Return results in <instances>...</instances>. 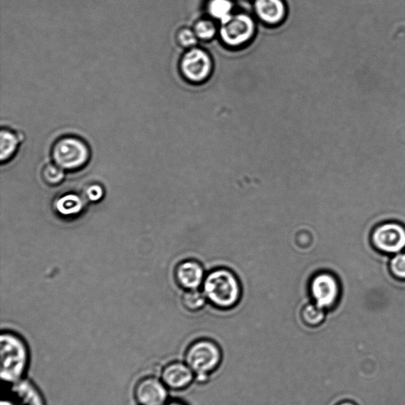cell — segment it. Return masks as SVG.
Listing matches in <instances>:
<instances>
[{"label":"cell","instance_id":"6da1fadb","mask_svg":"<svg viewBox=\"0 0 405 405\" xmlns=\"http://www.w3.org/2000/svg\"><path fill=\"white\" fill-rule=\"evenodd\" d=\"M203 293L214 307L229 310L239 303L241 286L238 277L231 270L217 268L205 276Z\"/></svg>","mask_w":405,"mask_h":405},{"label":"cell","instance_id":"7a4b0ae2","mask_svg":"<svg viewBox=\"0 0 405 405\" xmlns=\"http://www.w3.org/2000/svg\"><path fill=\"white\" fill-rule=\"evenodd\" d=\"M1 350V379L10 384L23 379L29 364V350L23 338L11 332L0 337Z\"/></svg>","mask_w":405,"mask_h":405},{"label":"cell","instance_id":"3957f363","mask_svg":"<svg viewBox=\"0 0 405 405\" xmlns=\"http://www.w3.org/2000/svg\"><path fill=\"white\" fill-rule=\"evenodd\" d=\"M52 158L56 165L67 172L83 169L90 159V147L83 140L75 136L60 138L52 149Z\"/></svg>","mask_w":405,"mask_h":405},{"label":"cell","instance_id":"277c9868","mask_svg":"<svg viewBox=\"0 0 405 405\" xmlns=\"http://www.w3.org/2000/svg\"><path fill=\"white\" fill-rule=\"evenodd\" d=\"M187 365L196 375L198 381L208 380L222 360V352L214 341L201 340L191 344L186 352Z\"/></svg>","mask_w":405,"mask_h":405},{"label":"cell","instance_id":"5b68a950","mask_svg":"<svg viewBox=\"0 0 405 405\" xmlns=\"http://www.w3.org/2000/svg\"><path fill=\"white\" fill-rule=\"evenodd\" d=\"M310 294L314 303L325 310L335 307L340 293L337 277L328 272H322L312 277Z\"/></svg>","mask_w":405,"mask_h":405},{"label":"cell","instance_id":"8992f818","mask_svg":"<svg viewBox=\"0 0 405 405\" xmlns=\"http://www.w3.org/2000/svg\"><path fill=\"white\" fill-rule=\"evenodd\" d=\"M359 405H405V377L374 387Z\"/></svg>","mask_w":405,"mask_h":405},{"label":"cell","instance_id":"52a82bcc","mask_svg":"<svg viewBox=\"0 0 405 405\" xmlns=\"http://www.w3.org/2000/svg\"><path fill=\"white\" fill-rule=\"evenodd\" d=\"M255 24L253 19L244 14L232 16L220 29V36L224 43L232 47H238L250 41L254 34Z\"/></svg>","mask_w":405,"mask_h":405},{"label":"cell","instance_id":"ba28073f","mask_svg":"<svg viewBox=\"0 0 405 405\" xmlns=\"http://www.w3.org/2000/svg\"><path fill=\"white\" fill-rule=\"evenodd\" d=\"M211 69L210 56L200 48H191L184 54L181 62L182 73L191 82L199 83L208 79Z\"/></svg>","mask_w":405,"mask_h":405},{"label":"cell","instance_id":"9c48e42d","mask_svg":"<svg viewBox=\"0 0 405 405\" xmlns=\"http://www.w3.org/2000/svg\"><path fill=\"white\" fill-rule=\"evenodd\" d=\"M373 243L384 253H399L405 248V228L397 223L383 224L374 231Z\"/></svg>","mask_w":405,"mask_h":405},{"label":"cell","instance_id":"30bf717a","mask_svg":"<svg viewBox=\"0 0 405 405\" xmlns=\"http://www.w3.org/2000/svg\"><path fill=\"white\" fill-rule=\"evenodd\" d=\"M134 394L140 405H165L168 391L162 380L147 377L137 383Z\"/></svg>","mask_w":405,"mask_h":405},{"label":"cell","instance_id":"8fae6325","mask_svg":"<svg viewBox=\"0 0 405 405\" xmlns=\"http://www.w3.org/2000/svg\"><path fill=\"white\" fill-rule=\"evenodd\" d=\"M175 279L177 284L184 290L198 289L205 279L204 268L196 261H183L176 268Z\"/></svg>","mask_w":405,"mask_h":405},{"label":"cell","instance_id":"7c38bea8","mask_svg":"<svg viewBox=\"0 0 405 405\" xmlns=\"http://www.w3.org/2000/svg\"><path fill=\"white\" fill-rule=\"evenodd\" d=\"M161 377L167 388L181 390L187 388L193 382L195 374L187 364L174 362L163 369Z\"/></svg>","mask_w":405,"mask_h":405},{"label":"cell","instance_id":"4fadbf2b","mask_svg":"<svg viewBox=\"0 0 405 405\" xmlns=\"http://www.w3.org/2000/svg\"><path fill=\"white\" fill-rule=\"evenodd\" d=\"M11 390L19 405H46L43 396L29 380L23 379L13 384Z\"/></svg>","mask_w":405,"mask_h":405},{"label":"cell","instance_id":"5bb4252c","mask_svg":"<svg viewBox=\"0 0 405 405\" xmlns=\"http://www.w3.org/2000/svg\"><path fill=\"white\" fill-rule=\"evenodd\" d=\"M258 17L268 24H277L285 17L286 9L282 0H257L255 4Z\"/></svg>","mask_w":405,"mask_h":405},{"label":"cell","instance_id":"9a60e30c","mask_svg":"<svg viewBox=\"0 0 405 405\" xmlns=\"http://www.w3.org/2000/svg\"><path fill=\"white\" fill-rule=\"evenodd\" d=\"M85 207L83 199L75 194H66L58 199L54 208L58 214L65 218H75L81 214Z\"/></svg>","mask_w":405,"mask_h":405},{"label":"cell","instance_id":"2e32d148","mask_svg":"<svg viewBox=\"0 0 405 405\" xmlns=\"http://www.w3.org/2000/svg\"><path fill=\"white\" fill-rule=\"evenodd\" d=\"M23 137L9 129H2L0 133V159L9 162L17 153Z\"/></svg>","mask_w":405,"mask_h":405},{"label":"cell","instance_id":"e0dca14e","mask_svg":"<svg viewBox=\"0 0 405 405\" xmlns=\"http://www.w3.org/2000/svg\"><path fill=\"white\" fill-rule=\"evenodd\" d=\"M325 310L319 307L315 303L305 305L301 312L303 322L311 328H316V327L322 325L325 322Z\"/></svg>","mask_w":405,"mask_h":405},{"label":"cell","instance_id":"ac0fdd59","mask_svg":"<svg viewBox=\"0 0 405 405\" xmlns=\"http://www.w3.org/2000/svg\"><path fill=\"white\" fill-rule=\"evenodd\" d=\"M233 4L230 0H211L209 4L210 15L221 22L225 23L232 15Z\"/></svg>","mask_w":405,"mask_h":405},{"label":"cell","instance_id":"d6986e66","mask_svg":"<svg viewBox=\"0 0 405 405\" xmlns=\"http://www.w3.org/2000/svg\"><path fill=\"white\" fill-rule=\"evenodd\" d=\"M182 301L184 308L191 312H196L201 310L208 300L204 293L196 289L186 290Z\"/></svg>","mask_w":405,"mask_h":405},{"label":"cell","instance_id":"ffe728a7","mask_svg":"<svg viewBox=\"0 0 405 405\" xmlns=\"http://www.w3.org/2000/svg\"><path fill=\"white\" fill-rule=\"evenodd\" d=\"M42 179L48 186L55 187L60 184L65 179V172L55 163H48L41 172Z\"/></svg>","mask_w":405,"mask_h":405},{"label":"cell","instance_id":"44dd1931","mask_svg":"<svg viewBox=\"0 0 405 405\" xmlns=\"http://www.w3.org/2000/svg\"><path fill=\"white\" fill-rule=\"evenodd\" d=\"M194 32L198 38L208 41L214 38L216 27L211 21L202 20L196 23Z\"/></svg>","mask_w":405,"mask_h":405},{"label":"cell","instance_id":"7402d4cb","mask_svg":"<svg viewBox=\"0 0 405 405\" xmlns=\"http://www.w3.org/2000/svg\"><path fill=\"white\" fill-rule=\"evenodd\" d=\"M391 271L398 278L405 279V253H399L391 260Z\"/></svg>","mask_w":405,"mask_h":405},{"label":"cell","instance_id":"603a6c76","mask_svg":"<svg viewBox=\"0 0 405 405\" xmlns=\"http://www.w3.org/2000/svg\"><path fill=\"white\" fill-rule=\"evenodd\" d=\"M105 196V191L100 184H91L85 191V197L87 200L92 203H97L101 201Z\"/></svg>","mask_w":405,"mask_h":405},{"label":"cell","instance_id":"cb8c5ba5","mask_svg":"<svg viewBox=\"0 0 405 405\" xmlns=\"http://www.w3.org/2000/svg\"><path fill=\"white\" fill-rule=\"evenodd\" d=\"M197 36L195 32L189 29H183L177 35V41L186 48L194 47L197 43Z\"/></svg>","mask_w":405,"mask_h":405},{"label":"cell","instance_id":"d4e9b609","mask_svg":"<svg viewBox=\"0 0 405 405\" xmlns=\"http://www.w3.org/2000/svg\"><path fill=\"white\" fill-rule=\"evenodd\" d=\"M0 405H19L16 401H12L11 400H3Z\"/></svg>","mask_w":405,"mask_h":405},{"label":"cell","instance_id":"484cf974","mask_svg":"<svg viewBox=\"0 0 405 405\" xmlns=\"http://www.w3.org/2000/svg\"><path fill=\"white\" fill-rule=\"evenodd\" d=\"M336 405H357V404H355L354 402L350 401H344L339 402Z\"/></svg>","mask_w":405,"mask_h":405},{"label":"cell","instance_id":"4316f807","mask_svg":"<svg viewBox=\"0 0 405 405\" xmlns=\"http://www.w3.org/2000/svg\"><path fill=\"white\" fill-rule=\"evenodd\" d=\"M165 405H184V404L182 403H180V402L174 401V402H170V403L166 404Z\"/></svg>","mask_w":405,"mask_h":405}]
</instances>
